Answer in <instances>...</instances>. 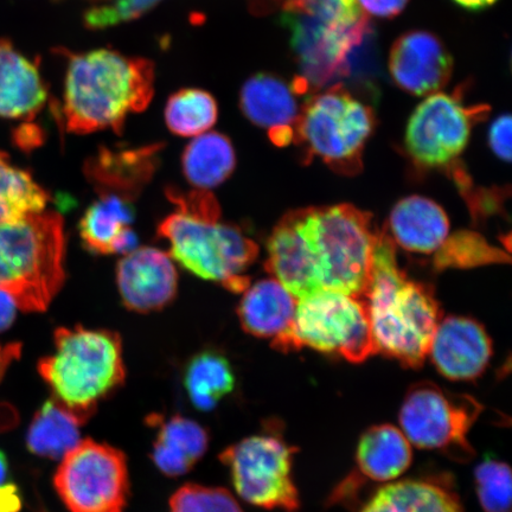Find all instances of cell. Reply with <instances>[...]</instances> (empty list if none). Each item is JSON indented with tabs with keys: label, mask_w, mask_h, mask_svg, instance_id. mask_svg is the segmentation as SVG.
Masks as SVG:
<instances>
[{
	"label": "cell",
	"mask_w": 512,
	"mask_h": 512,
	"mask_svg": "<svg viewBox=\"0 0 512 512\" xmlns=\"http://www.w3.org/2000/svg\"><path fill=\"white\" fill-rule=\"evenodd\" d=\"M377 230L351 204L292 210L267 240L265 270L297 299L322 291L363 298Z\"/></svg>",
	"instance_id": "obj_1"
},
{
	"label": "cell",
	"mask_w": 512,
	"mask_h": 512,
	"mask_svg": "<svg viewBox=\"0 0 512 512\" xmlns=\"http://www.w3.org/2000/svg\"><path fill=\"white\" fill-rule=\"evenodd\" d=\"M155 94V67L111 49L69 55L60 123L69 133L124 130L128 115L146 110Z\"/></svg>",
	"instance_id": "obj_2"
},
{
	"label": "cell",
	"mask_w": 512,
	"mask_h": 512,
	"mask_svg": "<svg viewBox=\"0 0 512 512\" xmlns=\"http://www.w3.org/2000/svg\"><path fill=\"white\" fill-rule=\"evenodd\" d=\"M363 299L377 352L407 368H420L441 320L440 306L430 287L409 279L401 270L396 245L386 227L377 230Z\"/></svg>",
	"instance_id": "obj_3"
},
{
	"label": "cell",
	"mask_w": 512,
	"mask_h": 512,
	"mask_svg": "<svg viewBox=\"0 0 512 512\" xmlns=\"http://www.w3.org/2000/svg\"><path fill=\"white\" fill-rule=\"evenodd\" d=\"M168 196L177 209L159 224L158 235L169 242L171 258L197 277L245 292V272L258 258V245L221 221L220 204L209 190H169Z\"/></svg>",
	"instance_id": "obj_4"
},
{
	"label": "cell",
	"mask_w": 512,
	"mask_h": 512,
	"mask_svg": "<svg viewBox=\"0 0 512 512\" xmlns=\"http://www.w3.org/2000/svg\"><path fill=\"white\" fill-rule=\"evenodd\" d=\"M54 342V354L38 362V373L57 405L85 425L125 382L123 343L117 332L82 326L56 330Z\"/></svg>",
	"instance_id": "obj_5"
},
{
	"label": "cell",
	"mask_w": 512,
	"mask_h": 512,
	"mask_svg": "<svg viewBox=\"0 0 512 512\" xmlns=\"http://www.w3.org/2000/svg\"><path fill=\"white\" fill-rule=\"evenodd\" d=\"M64 249L63 220L53 211L0 223V290L17 309L47 310L66 278Z\"/></svg>",
	"instance_id": "obj_6"
},
{
	"label": "cell",
	"mask_w": 512,
	"mask_h": 512,
	"mask_svg": "<svg viewBox=\"0 0 512 512\" xmlns=\"http://www.w3.org/2000/svg\"><path fill=\"white\" fill-rule=\"evenodd\" d=\"M273 348H310L352 363L366 361L377 352L364 299L332 291L298 299L291 329L273 339Z\"/></svg>",
	"instance_id": "obj_7"
},
{
	"label": "cell",
	"mask_w": 512,
	"mask_h": 512,
	"mask_svg": "<svg viewBox=\"0 0 512 512\" xmlns=\"http://www.w3.org/2000/svg\"><path fill=\"white\" fill-rule=\"evenodd\" d=\"M375 127L373 110L342 87H332L305 102L294 142L334 171L355 175L362 169V153Z\"/></svg>",
	"instance_id": "obj_8"
},
{
	"label": "cell",
	"mask_w": 512,
	"mask_h": 512,
	"mask_svg": "<svg viewBox=\"0 0 512 512\" xmlns=\"http://www.w3.org/2000/svg\"><path fill=\"white\" fill-rule=\"evenodd\" d=\"M297 447L287 443L283 426L267 422L265 431L229 446L220 454L236 492L255 507L294 512L299 492L292 478Z\"/></svg>",
	"instance_id": "obj_9"
},
{
	"label": "cell",
	"mask_w": 512,
	"mask_h": 512,
	"mask_svg": "<svg viewBox=\"0 0 512 512\" xmlns=\"http://www.w3.org/2000/svg\"><path fill=\"white\" fill-rule=\"evenodd\" d=\"M482 411L471 396L447 393L431 382L416 383L402 402L401 432L411 445L467 463L475 457L467 437Z\"/></svg>",
	"instance_id": "obj_10"
},
{
	"label": "cell",
	"mask_w": 512,
	"mask_h": 512,
	"mask_svg": "<svg viewBox=\"0 0 512 512\" xmlns=\"http://www.w3.org/2000/svg\"><path fill=\"white\" fill-rule=\"evenodd\" d=\"M54 485L69 512H124L130 495L126 456L92 439L61 459Z\"/></svg>",
	"instance_id": "obj_11"
},
{
	"label": "cell",
	"mask_w": 512,
	"mask_h": 512,
	"mask_svg": "<svg viewBox=\"0 0 512 512\" xmlns=\"http://www.w3.org/2000/svg\"><path fill=\"white\" fill-rule=\"evenodd\" d=\"M486 107L467 108L457 96L435 93L415 108L408 120L405 145L413 162L424 168H445L469 144L472 126Z\"/></svg>",
	"instance_id": "obj_12"
},
{
	"label": "cell",
	"mask_w": 512,
	"mask_h": 512,
	"mask_svg": "<svg viewBox=\"0 0 512 512\" xmlns=\"http://www.w3.org/2000/svg\"><path fill=\"white\" fill-rule=\"evenodd\" d=\"M285 23L292 31V46L303 69V80L324 83L342 74L351 49L368 31L362 21L326 18L285 8Z\"/></svg>",
	"instance_id": "obj_13"
},
{
	"label": "cell",
	"mask_w": 512,
	"mask_h": 512,
	"mask_svg": "<svg viewBox=\"0 0 512 512\" xmlns=\"http://www.w3.org/2000/svg\"><path fill=\"white\" fill-rule=\"evenodd\" d=\"M412 460V445L399 428L393 425L368 428L358 441L356 469L337 486L330 502H352L367 482H392L409 469Z\"/></svg>",
	"instance_id": "obj_14"
},
{
	"label": "cell",
	"mask_w": 512,
	"mask_h": 512,
	"mask_svg": "<svg viewBox=\"0 0 512 512\" xmlns=\"http://www.w3.org/2000/svg\"><path fill=\"white\" fill-rule=\"evenodd\" d=\"M389 72L406 93L430 96L450 81L453 60L439 37L428 31H409L390 50Z\"/></svg>",
	"instance_id": "obj_15"
},
{
	"label": "cell",
	"mask_w": 512,
	"mask_h": 512,
	"mask_svg": "<svg viewBox=\"0 0 512 512\" xmlns=\"http://www.w3.org/2000/svg\"><path fill=\"white\" fill-rule=\"evenodd\" d=\"M117 283L128 310H162L176 297L178 275L171 256L157 248L140 247L118 262Z\"/></svg>",
	"instance_id": "obj_16"
},
{
	"label": "cell",
	"mask_w": 512,
	"mask_h": 512,
	"mask_svg": "<svg viewBox=\"0 0 512 512\" xmlns=\"http://www.w3.org/2000/svg\"><path fill=\"white\" fill-rule=\"evenodd\" d=\"M306 82L288 83L277 75L260 73L249 78L240 92V108L252 124L267 128L275 145L294 142V130L302 107L298 95Z\"/></svg>",
	"instance_id": "obj_17"
},
{
	"label": "cell",
	"mask_w": 512,
	"mask_h": 512,
	"mask_svg": "<svg viewBox=\"0 0 512 512\" xmlns=\"http://www.w3.org/2000/svg\"><path fill=\"white\" fill-rule=\"evenodd\" d=\"M434 367L451 381H473L488 368L491 339L476 320L448 317L440 320L431 343Z\"/></svg>",
	"instance_id": "obj_18"
},
{
	"label": "cell",
	"mask_w": 512,
	"mask_h": 512,
	"mask_svg": "<svg viewBox=\"0 0 512 512\" xmlns=\"http://www.w3.org/2000/svg\"><path fill=\"white\" fill-rule=\"evenodd\" d=\"M160 145L136 150H101L86 163V176L99 194L133 201L152 178Z\"/></svg>",
	"instance_id": "obj_19"
},
{
	"label": "cell",
	"mask_w": 512,
	"mask_h": 512,
	"mask_svg": "<svg viewBox=\"0 0 512 512\" xmlns=\"http://www.w3.org/2000/svg\"><path fill=\"white\" fill-rule=\"evenodd\" d=\"M48 89L37 63L0 41V117L32 119L48 101Z\"/></svg>",
	"instance_id": "obj_20"
},
{
	"label": "cell",
	"mask_w": 512,
	"mask_h": 512,
	"mask_svg": "<svg viewBox=\"0 0 512 512\" xmlns=\"http://www.w3.org/2000/svg\"><path fill=\"white\" fill-rule=\"evenodd\" d=\"M360 512H464L445 475L403 479L382 486Z\"/></svg>",
	"instance_id": "obj_21"
},
{
	"label": "cell",
	"mask_w": 512,
	"mask_h": 512,
	"mask_svg": "<svg viewBox=\"0 0 512 512\" xmlns=\"http://www.w3.org/2000/svg\"><path fill=\"white\" fill-rule=\"evenodd\" d=\"M386 229L395 245L409 252L430 254L444 245L450 221L444 209L430 198L409 196L396 203Z\"/></svg>",
	"instance_id": "obj_22"
},
{
	"label": "cell",
	"mask_w": 512,
	"mask_h": 512,
	"mask_svg": "<svg viewBox=\"0 0 512 512\" xmlns=\"http://www.w3.org/2000/svg\"><path fill=\"white\" fill-rule=\"evenodd\" d=\"M80 222V235L95 254H127L136 249L137 236L131 227L132 201L113 194H99Z\"/></svg>",
	"instance_id": "obj_23"
},
{
	"label": "cell",
	"mask_w": 512,
	"mask_h": 512,
	"mask_svg": "<svg viewBox=\"0 0 512 512\" xmlns=\"http://www.w3.org/2000/svg\"><path fill=\"white\" fill-rule=\"evenodd\" d=\"M298 299L270 278L249 285L238 307L243 330L255 337L277 338L291 329Z\"/></svg>",
	"instance_id": "obj_24"
},
{
	"label": "cell",
	"mask_w": 512,
	"mask_h": 512,
	"mask_svg": "<svg viewBox=\"0 0 512 512\" xmlns=\"http://www.w3.org/2000/svg\"><path fill=\"white\" fill-rule=\"evenodd\" d=\"M150 420L151 426L157 427L152 460L164 475L183 476L206 454L209 435L197 422L181 415L168 420L152 416Z\"/></svg>",
	"instance_id": "obj_25"
},
{
	"label": "cell",
	"mask_w": 512,
	"mask_h": 512,
	"mask_svg": "<svg viewBox=\"0 0 512 512\" xmlns=\"http://www.w3.org/2000/svg\"><path fill=\"white\" fill-rule=\"evenodd\" d=\"M235 165L232 143L226 136L216 132L195 137L182 156L185 177L201 190L213 189L222 184L233 174Z\"/></svg>",
	"instance_id": "obj_26"
},
{
	"label": "cell",
	"mask_w": 512,
	"mask_h": 512,
	"mask_svg": "<svg viewBox=\"0 0 512 512\" xmlns=\"http://www.w3.org/2000/svg\"><path fill=\"white\" fill-rule=\"evenodd\" d=\"M80 422L51 399L38 409L27 434L28 450L37 457L61 460L80 443Z\"/></svg>",
	"instance_id": "obj_27"
},
{
	"label": "cell",
	"mask_w": 512,
	"mask_h": 512,
	"mask_svg": "<svg viewBox=\"0 0 512 512\" xmlns=\"http://www.w3.org/2000/svg\"><path fill=\"white\" fill-rule=\"evenodd\" d=\"M184 386L192 405L200 411H211L233 392L234 371L219 351H203L185 369Z\"/></svg>",
	"instance_id": "obj_28"
},
{
	"label": "cell",
	"mask_w": 512,
	"mask_h": 512,
	"mask_svg": "<svg viewBox=\"0 0 512 512\" xmlns=\"http://www.w3.org/2000/svg\"><path fill=\"white\" fill-rule=\"evenodd\" d=\"M48 192L30 172L11 163L0 151V223L16 222L46 210Z\"/></svg>",
	"instance_id": "obj_29"
},
{
	"label": "cell",
	"mask_w": 512,
	"mask_h": 512,
	"mask_svg": "<svg viewBox=\"0 0 512 512\" xmlns=\"http://www.w3.org/2000/svg\"><path fill=\"white\" fill-rule=\"evenodd\" d=\"M219 117L213 95L202 89H182L170 96L165 107L169 130L181 137H198L207 133Z\"/></svg>",
	"instance_id": "obj_30"
},
{
	"label": "cell",
	"mask_w": 512,
	"mask_h": 512,
	"mask_svg": "<svg viewBox=\"0 0 512 512\" xmlns=\"http://www.w3.org/2000/svg\"><path fill=\"white\" fill-rule=\"evenodd\" d=\"M476 491L485 512H511L512 479L508 464L486 457L475 470Z\"/></svg>",
	"instance_id": "obj_31"
},
{
	"label": "cell",
	"mask_w": 512,
	"mask_h": 512,
	"mask_svg": "<svg viewBox=\"0 0 512 512\" xmlns=\"http://www.w3.org/2000/svg\"><path fill=\"white\" fill-rule=\"evenodd\" d=\"M504 253L494 248L476 233L462 232L447 238L438 249V267H475L503 262Z\"/></svg>",
	"instance_id": "obj_32"
},
{
	"label": "cell",
	"mask_w": 512,
	"mask_h": 512,
	"mask_svg": "<svg viewBox=\"0 0 512 512\" xmlns=\"http://www.w3.org/2000/svg\"><path fill=\"white\" fill-rule=\"evenodd\" d=\"M171 512H243L230 492L187 484L170 499Z\"/></svg>",
	"instance_id": "obj_33"
},
{
	"label": "cell",
	"mask_w": 512,
	"mask_h": 512,
	"mask_svg": "<svg viewBox=\"0 0 512 512\" xmlns=\"http://www.w3.org/2000/svg\"><path fill=\"white\" fill-rule=\"evenodd\" d=\"M163 0H105L85 15L88 29L101 30L134 21L155 9Z\"/></svg>",
	"instance_id": "obj_34"
},
{
	"label": "cell",
	"mask_w": 512,
	"mask_h": 512,
	"mask_svg": "<svg viewBox=\"0 0 512 512\" xmlns=\"http://www.w3.org/2000/svg\"><path fill=\"white\" fill-rule=\"evenodd\" d=\"M511 117L510 114L501 115L489 128V145L492 152L504 162L511 160Z\"/></svg>",
	"instance_id": "obj_35"
},
{
	"label": "cell",
	"mask_w": 512,
	"mask_h": 512,
	"mask_svg": "<svg viewBox=\"0 0 512 512\" xmlns=\"http://www.w3.org/2000/svg\"><path fill=\"white\" fill-rule=\"evenodd\" d=\"M409 0H357L367 16L376 18H394L406 9Z\"/></svg>",
	"instance_id": "obj_36"
},
{
	"label": "cell",
	"mask_w": 512,
	"mask_h": 512,
	"mask_svg": "<svg viewBox=\"0 0 512 512\" xmlns=\"http://www.w3.org/2000/svg\"><path fill=\"white\" fill-rule=\"evenodd\" d=\"M23 499L18 486L14 483L0 485V512H19Z\"/></svg>",
	"instance_id": "obj_37"
},
{
	"label": "cell",
	"mask_w": 512,
	"mask_h": 512,
	"mask_svg": "<svg viewBox=\"0 0 512 512\" xmlns=\"http://www.w3.org/2000/svg\"><path fill=\"white\" fill-rule=\"evenodd\" d=\"M17 305L14 298L0 290V332L8 330L16 318Z\"/></svg>",
	"instance_id": "obj_38"
},
{
	"label": "cell",
	"mask_w": 512,
	"mask_h": 512,
	"mask_svg": "<svg viewBox=\"0 0 512 512\" xmlns=\"http://www.w3.org/2000/svg\"><path fill=\"white\" fill-rule=\"evenodd\" d=\"M22 355L21 343L0 344V381L8 371L11 363L17 361Z\"/></svg>",
	"instance_id": "obj_39"
},
{
	"label": "cell",
	"mask_w": 512,
	"mask_h": 512,
	"mask_svg": "<svg viewBox=\"0 0 512 512\" xmlns=\"http://www.w3.org/2000/svg\"><path fill=\"white\" fill-rule=\"evenodd\" d=\"M453 2L462 6L463 9L479 11L490 8L497 0H453Z\"/></svg>",
	"instance_id": "obj_40"
},
{
	"label": "cell",
	"mask_w": 512,
	"mask_h": 512,
	"mask_svg": "<svg viewBox=\"0 0 512 512\" xmlns=\"http://www.w3.org/2000/svg\"><path fill=\"white\" fill-rule=\"evenodd\" d=\"M9 473V460L6 458V454L0 450V485L8 483Z\"/></svg>",
	"instance_id": "obj_41"
},
{
	"label": "cell",
	"mask_w": 512,
	"mask_h": 512,
	"mask_svg": "<svg viewBox=\"0 0 512 512\" xmlns=\"http://www.w3.org/2000/svg\"><path fill=\"white\" fill-rule=\"evenodd\" d=\"M102 2H105V0H102Z\"/></svg>",
	"instance_id": "obj_42"
}]
</instances>
